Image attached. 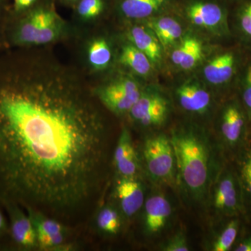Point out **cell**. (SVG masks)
Returning <instances> with one entry per match:
<instances>
[{"mask_svg":"<svg viewBox=\"0 0 251 251\" xmlns=\"http://www.w3.org/2000/svg\"><path fill=\"white\" fill-rule=\"evenodd\" d=\"M76 72L36 49L0 54V201L70 217L100 191L107 129Z\"/></svg>","mask_w":251,"mask_h":251,"instance_id":"cell-1","label":"cell"},{"mask_svg":"<svg viewBox=\"0 0 251 251\" xmlns=\"http://www.w3.org/2000/svg\"><path fill=\"white\" fill-rule=\"evenodd\" d=\"M171 138L176 166V184L191 204L209 201L211 188L227 163L219 141L204 130L185 126L172 131Z\"/></svg>","mask_w":251,"mask_h":251,"instance_id":"cell-2","label":"cell"},{"mask_svg":"<svg viewBox=\"0 0 251 251\" xmlns=\"http://www.w3.org/2000/svg\"><path fill=\"white\" fill-rule=\"evenodd\" d=\"M3 21L4 43L13 49H37L62 41L71 28L56 11L52 0H41L23 14H11Z\"/></svg>","mask_w":251,"mask_h":251,"instance_id":"cell-3","label":"cell"},{"mask_svg":"<svg viewBox=\"0 0 251 251\" xmlns=\"http://www.w3.org/2000/svg\"><path fill=\"white\" fill-rule=\"evenodd\" d=\"M219 142L232 157L251 139V126L247 112L238 96L225 102L217 125Z\"/></svg>","mask_w":251,"mask_h":251,"instance_id":"cell-4","label":"cell"},{"mask_svg":"<svg viewBox=\"0 0 251 251\" xmlns=\"http://www.w3.org/2000/svg\"><path fill=\"white\" fill-rule=\"evenodd\" d=\"M209 201L216 215L224 219L247 214L242 184L233 163L227 162L218 175Z\"/></svg>","mask_w":251,"mask_h":251,"instance_id":"cell-5","label":"cell"},{"mask_svg":"<svg viewBox=\"0 0 251 251\" xmlns=\"http://www.w3.org/2000/svg\"><path fill=\"white\" fill-rule=\"evenodd\" d=\"M144 166L149 177L158 184H176V166L171 138L165 134L151 135L143 143Z\"/></svg>","mask_w":251,"mask_h":251,"instance_id":"cell-6","label":"cell"},{"mask_svg":"<svg viewBox=\"0 0 251 251\" xmlns=\"http://www.w3.org/2000/svg\"><path fill=\"white\" fill-rule=\"evenodd\" d=\"M143 90L139 82L126 74L103 81L92 90L95 98L117 116L128 115Z\"/></svg>","mask_w":251,"mask_h":251,"instance_id":"cell-7","label":"cell"},{"mask_svg":"<svg viewBox=\"0 0 251 251\" xmlns=\"http://www.w3.org/2000/svg\"><path fill=\"white\" fill-rule=\"evenodd\" d=\"M171 112L166 96L153 89L143 90L128 115L133 124L142 128H156L163 125Z\"/></svg>","mask_w":251,"mask_h":251,"instance_id":"cell-8","label":"cell"},{"mask_svg":"<svg viewBox=\"0 0 251 251\" xmlns=\"http://www.w3.org/2000/svg\"><path fill=\"white\" fill-rule=\"evenodd\" d=\"M242 57L239 51L228 50L216 54L203 69V75L209 83L225 87L239 79L242 68Z\"/></svg>","mask_w":251,"mask_h":251,"instance_id":"cell-9","label":"cell"},{"mask_svg":"<svg viewBox=\"0 0 251 251\" xmlns=\"http://www.w3.org/2000/svg\"><path fill=\"white\" fill-rule=\"evenodd\" d=\"M186 16L197 27L214 31L220 36L229 35L227 13L216 3L194 1L187 5Z\"/></svg>","mask_w":251,"mask_h":251,"instance_id":"cell-10","label":"cell"},{"mask_svg":"<svg viewBox=\"0 0 251 251\" xmlns=\"http://www.w3.org/2000/svg\"><path fill=\"white\" fill-rule=\"evenodd\" d=\"M114 194L119 205V210L125 219L134 217L143 209L146 200L145 188L139 176H118Z\"/></svg>","mask_w":251,"mask_h":251,"instance_id":"cell-11","label":"cell"},{"mask_svg":"<svg viewBox=\"0 0 251 251\" xmlns=\"http://www.w3.org/2000/svg\"><path fill=\"white\" fill-rule=\"evenodd\" d=\"M142 209L144 232L151 237L161 233L173 216L171 202L161 193L150 195L145 200Z\"/></svg>","mask_w":251,"mask_h":251,"instance_id":"cell-12","label":"cell"},{"mask_svg":"<svg viewBox=\"0 0 251 251\" xmlns=\"http://www.w3.org/2000/svg\"><path fill=\"white\" fill-rule=\"evenodd\" d=\"M82 52L85 67L94 74L108 71L115 57L111 41L102 34H94L88 38L84 44Z\"/></svg>","mask_w":251,"mask_h":251,"instance_id":"cell-13","label":"cell"},{"mask_svg":"<svg viewBox=\"0 0 251 251\" xmlns=\"http://www.w3.org/2000/svg\"><path fill=\"white\" fill-rule=\"evenodd\" d=\"M178 104L184 111L191 115H205L212 105V98L209 91L198 81H186L175 92Z\"/></svg>","mask_w":251,"mask_h":251,"instance_id":"cell-14","label":"cell"},{"mask_svg":"<svg viewBox=\"0 0 251 251\" xmlns=\"http://www.w3.org/2000/svg\"><path fill=\"white\" fill-rule=\"evenodd\" d=\"M114 165L118 176L136 177L139 176L140 164L138 152L130 132L124 128L114 152Z\"/></svg>","mask_w":251,"mask_h":251,"instance_id":"cell-15","label":"cell"},{"mask_svg":"<svg viewBox=\"0 0 251 251\" xmlns=\"http://www.w3.org/2000/svg\"><path fill=\"white\" fill-rule=\"evenodd\" d=\"M11 217V234L15 242L20 247L32 249L38 247L37 234L29 217L17 204H6Z\"/></svg>","mask_w":251,"mask_h":251,"instance_id":"cell-16","label":"cell"},{"mask_svg":"<svg viewBox=\"0 0 251 251\" xmlns=\"http://www.w3.org/2000/svg\"><path fill=\"white\" fill-rule=\"evenodd\" d=\"M128 41L151 61L153 67L163 60V47L154 33L147 25L132 26L127 33Z\"/></svg>","mask_w":251,"mask_h":251,"instance_id":"cell-17","label":"cell"},{"mask_svg":"<svg viewBox=\"0 0 251 251\" xmlns=\"http://www.w3.org/2000/svg\"><path fill=\"white\" fill-rule=\"evenodd\" d=\"M171 0H120L117 9L124 18L140 21L152 17L167 6Z\"/></svg>","mask_w":251,"mask_h":251,"instance_id":"cell-18","label":"cell"},{"mask_svg":"<svg viewBox=\"0 0 251 251\" xmlns=\"http://www.w3.org/2000/svg\"><path fill=\"white\" fill-rule=\"evenodd\" d=\"M118 61L123 67L140 77H148L153 67L150 59L128 41L122 46Z\"/></svg>","mask_w":251,"mask_h":251,"instance_id":"cell-19","label":"cell"},{"mask_svg":"<svg viewBox=\"0 0 251 251\" xmlns=\"http://www.w3.org/2000/svg\"><path fill=\"white\" fill-rule=\"evenodd\" d=\"M146 25L154 33L163 49L175 44L182 35V27L179 22L169 16L148 18Z\"/></svg>","mask_w":251,"mask_h":251,"instance_id":"cell-20","label":"cell"},{"mask_svg":"<svg viewBox=\"0 0 251 251\" xmlns=\"http://www.w3.org/2000/svg\"><path fill=\"white\" fill-rule=\"evenodd\" d=\"M232 158L242 184L247 212V209L251 211V139Z\"/></svg>","mask_w":251,"mask_h":251,"instance_id":"cell-21","label":"cell"},{"mask_svg":"<svg viewBox=\"0 0 251 251\" xmlns=\"http://www.w3.org/2000/svg\"><path fill=\"white\" fill-rule=\"evenodd\" d=\"M108 7V0H80L73 8L77 21L90 24L101 18Z\"/></svg>","mask_w":251,"mask_h":251,"instance_id":"cell-22","label":"cell"},{"mask_svg":"<svg viewBox=\"0 0 251 251\" xmlns=\"http://www.w3.org/2000/svg\"><path fill=\"white\" fill-rule=\"evenodd\" d=\"M122 217L121 212L115 206L106 204L97 214V227L106 235H116L121 230Z\"/></svg>","mask_w":251,"mask_h":251,"instance_id":"cell-23","label":"cell"},{"mask_svg":"<svg viewBox=\"0 0 251 251\" xmlns=\"http://www.w3.org/2000/svg\"><path fill=\"white\" fill-rule=\"evenodd\" d=\"M240 217L227 219L224 227L214 239L211 247L213 251H228L232 250L240 229Z\"/></svg>","mask_w":251,"mask_h":251,"instance_id":"cell-24","label":"cell"},{"mask_svg":"<svg viewBox=\"0 0 251 251\" xmlns=\"http://www.w3.org/2000/svg\"><path fill=\"white\" fill-rule=\"evenodd\" d=\"M27 210L28 215L30 217L35 227L37 236L67 232L64 225L57 219L46 216L39 211L29 209Z\"/></svg>","mask_w":251,"mask_h":251,"instance_id":"cell-25","label":"cell"},{"mask_svg":"<svg viewBox=\"0 0 251 251\" xmlns=\"http://www.w3.org/2000/svg\"><path fill=\"white\" fill-rule=\"evenodd\" d=\"M238 97L247 112L251 126V60L244 64L238 79Z\"/></svg>","mask_w":251,"mask_h":251,"instance_id":"cell-26","label":"cell"},{"mask_svg":"<svg viewBox=\"0 0 251 251\" xmlns=\"http://www.w3.org/2000/svg\"><path fill=\"white\" fill-rule=\"evenodd\" d=\"M203 46L202 43L196 37L191 36L189 46L182 62L179 67L183 70H191L201 62L203 58Z\"/></svg>","mask_w":251,"mask_h":251,"instance_id":"cell-27","label":"cell"},{"mask_svg":"<svg viewBox=\"0 0 251 251\" xmlns=\"http://www.w3.org/2000/svg\"><path fill=\"white\" fill-rule=\"evenodd\" d=\"M237 26L242 39L251 44V0L244 3L238 11Z\"/></svg>","mask_w":251,"mask_h":251,"instance_id":"cell-28","label":"cell"},{"mask_svg":"<svg viewBox=\"0 0 251 251\" xmlns=\"http://www.w3.org/2000/svg\"><path fill=\"white\" fill-rule=\"evenodd\" d=\"M161 250L163 251H188L190 250V247L187 238L183 232H177L162 244Z\"/></svg>","mask_w":251,"mask_h":251,"instance_id":"cell-29","label":"cell"},{"mask_svg":"<svg viewBox=\"0 0 251 251\" xmlns=\"http://www.w3.org/2000/svg\"><path fill=\"white\" fill-rule=\"evenodd\" d=\"M67 232L46 235H38V247L42 249H57L62 247L65 242Z\"/></svg>","mask_w":251,"mask_h":251,"instance_id":"cell-30","label":"cell"},{"mask_svg":"<svg viewBox=\"0 0 251 251\" xmlns=\"http://www.w3.org/2000/svg\"><path fill=\"white\" fill-rule=\"evenodd\" d=\"M190 41H191V36L185 38L184 40L181 41L179 45L175 48L171 54V60L175 65L179 67L181 63L185 57L188 46H189Z\"/></svg>","mask_w":251,"mask_h":251,"instance_id":"cell-31","label":"cell"},{"mask_svg":"<svg viewBox=\"0 0 251 251\" xmlns=\"http://www.w3.org/2000/svg\"><path fill=\"white\" fill-rule=\"evenodd\" d=\"M41 0H12L11 14L18 15L26 12L39 4Z\"/></svg>","mask_w":251,"mask_h":251,"instance_id":"cell-32","label":"cell"},{"mask_svg":"<svg viewBox=\"0 0 251 251\" xmlns=\"http://www.w3.org/2000/svg\"><path fill=\"white\" fill-rule=\"evenodd\" d=\"M232 249L234 251H251V236L244 238Z\"/></svg>","mask_w":251,"mask_h":251,"instance_id":"cell-33","label":"cell"},{"mask_svg":"<svg viewBox=\"0 0 251 251\" xmlns=\"http://www.w3.org/2000/svg\"><path fill=\"white\" fill-rule=\"evenodd\" d=\"M7 8L6 0H0V20H4Z\"/></svg>","mask_w":251,"mask_h":251,"instance_id":"cell-34","label":"cell"},{"mask_svg":"<svg viewBox=\"0 0 251 251\" xmlns=\"http://www.w3.org/2000/svg\"><path fill=\"white\" fill-rule=\"evenodd\" d=\"M80 0H60L61 2L67 5V6H72L74 7Z\"/></svg>","mask_w":251,"mask_h":251,"instance_id":"cell-35","label":"cell"},{"mask_svg":"<svg viewBox=\"0 0 251 251\" xmlns=\"http://www.w3.org/2000/svg\"><path fill=\"white\" fill-rule=\"evenodd\" d=\"M5 228H6V223H5L2 214H1V211H0V233L4 232Z\"/></svg>","mask_w":251,"mask_h":251,"instance_id":"cell-36","label":"cell"},{"mask_svg":"<svg viewBox=\"0 0 251 251\" xmlns=\"http://www.w3.org/2000/svg\"><path fill=\"white\" fill-rule=\"evenodd\" d=\"M2 41L4 43V38H3V31L2 27H0V41Z\"/></svg>","mask_w":251,"mask_h":251,"instance_id":"cell-37","label":"cell"},{"mask_svg":"<svg viewBox=\"0 0 251 251\" xmlns=\"http://www.w3.org/2000/svg\"><path fill=\"white\" fill-rule=\"evenodd\" d=\"M117 1H120V0H117Z\"/></svg>","mask_w":251,"mask_h":251,"instance_id":"cell-38","label":"cell"}]
</instances>
